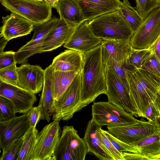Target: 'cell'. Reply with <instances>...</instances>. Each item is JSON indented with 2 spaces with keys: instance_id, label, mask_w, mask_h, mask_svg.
Listing matches in <instances>:
<instances>
[{
  "instance_id": "19",
  "label": "cell",
  "mask_w": 160,
  "mask_h": 160,
  "mask_svg": "<svg viewBox=\"0 0 160 160\" xmlns=\"http://www.w3.org/2000/svg\"><path fill=\"white\" fill-rule=\"evenodd\" d=\"M85 21L118 10L120 0H77Z\"/></svg>"
},
{
  "instance_id": "16",
  "label": "cell",
  "mask_w": 160,
  "mask_h": 160,
  "mask_svg": "<svg viewBox=\"0 0 160 160\" xmlns=\"http://www.w3.org/2000/svg\"><path fill=\"white\" fill-rule=\"evenodd\" d=\"M0 82V96L12 102L17 113H27L37 102L35 94L18 86Z\"/></svg>"
},
{
  "instance_id": "28",
  "label": "cell",
  "mask_w": 160,
  "mask_h": 160,
  "mask_svg": "<svg viewBox=\"0 0 160 160\" xmlns=\"http://www.w3.org/2000/svg\"><path fill=\"white\" fill-rule=\"evenodd\" d=\"M119 10L134 31L136 30L143 20L135 8L131 6L128 0H123L121 2Z\"/></svg>"
},
{
  "instance_id": "10",
  "label": "cell",
  "mask_w": 160,
  "mask_h": 160,
  "mask_svg": "<svg viewBox=\"0 0 160 160\" xmlns=\"http://www.w3.org/2000/svg\"><path fill=\"white\" fill-rule=\"evenodd\" d=\"M60 121H53L45 126L38 133L32 160H52L62 132Z\"/></svg>"
},
{
  "instance_id": "14",
  "label": "cell",
  "mask_w": 160,
  "mask_h": 160,
  "mask_svg": "<svg viewBox=\"0 0 160 160\" xmlns=\"http://www.w3.org/2000/svg\"><path fill=\"white\" fill-rule=\"evenodd\" d=\"M102 41L92 32L89 21H84L74 29L64 47L77 51L84 55L101 44Z\"/></svg>"
},
{
  "instance_id": "38",
  "label": "cell",
  "mask_w": 160,
  "mask_h": 160,
  "mask_svg": "<svg viewBox=\"0 0 160 160\" xmlns=\"http://www.w3.org/2000/svg\"><path fill=\"white\" fill-rule=\"evenodd\" d=\"M123 160H160V154L157 155H149L139 153L122 152Z\"/></svg>"
},
{
  "instance_id": "40",
  "label": "cell",
  "mask_w": 160,
  "mask_h": 160,
  "mask_svg": "<svg viewBox=\"0 0 160 160\" xmlns=\"http://www.w3.org/2000/svg\"><path fill=\"white\" fill-rule=\"evenodd\" d=\"M107 137L109 139L114 147L120 152H131V146L116 138L107 130H104Z\"/></svg>"
},
{
  "instance_id": "12",
  "label": "cell",
  "mask_w": 160,
  "mask_h": 160,
  "mask_svg": "<svg viewBox=\"0 0 160 160\" xmlns=\"http://www.w3.org/2000/svg\"><path fill=\"white\" fill-rule=\"evenodd\" d=\"M107 131L116 138L129 144L160 130V126L144 120L128 125L107 127Z\"/></svg>"
},
{
  "instance_id": "39",
  "label": "cell",
  "mask_w": 160,
  "mask_h": 160,
  "mask_svg": "<svg viewBox=\"0 0 160 160\" xmlns=\"http://www.w3.org/2000/svg\"><path fill=\"white\" fill-rule=\"evenodd\" d=\"M16 52L12 51L0 53V69L16 63Z\"/></svg>"
},
{
  "instance_id": "15",
  "label": "cell",
  "mask_w": 160,
  "mask_h": 160,
  "mask_svg": "<svg viewBox=\"0 0 160 160\" xmlns=\"http://www.w3.org/2000/svg\"><path fill=\"white\" fill-rule=\"evenodd\" d=\"M102 58L105 66L126 64L132 47L130 40H102Z\"/></svg>"
},
{
  "instance_id": "7",
  "label": "cell",
  "mask_w": 160,
  "mask_h": 160,
  "mask_svg": "<svg viewBox=\"0 0 160 160\" xmlns=\"http://www.w3.org/2000/svg\"><path fill=\"white\" fill-rule=\"evenodd\" d=\"M11 12L25 18L34 25L41 24L52 18V8L44 0H0Z\"/></svg>"
},
{
  "instance_id": "8",
  "label": "cell",
  "mask_w": 160,
  "mask_h": 160,
  "mask_svg": "<svg viewBox=\"0 0 160 160\" xmlns=\"http://www.w3.org/2000/svg\"><path fill=\"white\" fill-rule=\"evenodd\" d=\"M92 119L102 127L119 126L134 123L138 120L127 112L107 102H94L92 106Z\"/></svg>"
},
{
  "instance_id": "30",
  "label": "cell",
  "mask_w": 160,
  "mask_h": 160,
  "mask_svg": "<svg viewBox=\"0 0 160 160\" xmlns=\"http://www.w3.org/2000/svg\"><path fill=\"white\" fill-rule=\"evenodd\" d=\"M135 8L143 20L154 9L160 8V0H135Z\"/></svg>"
},
{
  "instance_id": "17",
  "label": "cell",
  "mask_w": 160,
  "mask_h": 160,
  "mask_svg": "<svg viewBox=\"0 0 160 160\" xmlns=\"http://www.w3.org/2000/svg\"><path fill=\"white\" fill-rule=\"evenodd\" d=\"M17 86L34 94L42 89L44 70L38 65L24 63L18 67Z\"/></svg>"
},
{
  "instance_id": "41",
  "label": "cell",
  "mask_w": 160,
  "mask_h": 160,
  "mask_svg": "<svg viewBox=\"0 0 160 160\" xmlns=\"http://www.w3.org/2000/svg\"><path fill=\"white\" fill-rule=\"evenodd\" d=\"M149 48L152 50V54L160 62V35Z\"/></svg>"
},
{
  "instance_id": "5",
  "label": "cell",
  "mask_w": 160,
  "mask_h": 160,
  "mask_svg": "<svg viewBox=\"0 0 160 160\" xmlns=\"http://www.w3.org/2000/svg\"><path fill=\"white\" fill-rule=\"evenodd\" d=\"M88 153L83 138L72 126L63 127L52 160H84Z\"/></svg>"
},
{
  "instance_id": "43",
  "label": "cell",
  "mask_w": 160,
  "mask_h": 160,
  "mask_svg": "<svg viewBox=\"0 0 160 160\" xmlns=\"http://www.w3.org/2000/svg\"><path fill=\"white\" fill-rule=\"evenodd\" d=\"M52 8H55L59 0H44Z\"/></svg>"
},
{
  "instance_id": "18",
  "label": "cell",
  "mask_w": 160,
  "mask_h": 160,
  "mask_svg": "<svg viewBox=\"0 0 160 160\" xmlns=\"http://www.w3.org/2000/svg\"><path fill=\"white\" fill-rule=\"evenodd\" d=\"M0 28V37L9 41L18 37L30 34L34 25L23 17L11 12L2 17Z\"/></svg>"
},
{
  "instance_id": "35",
  "label": "cell",
  "mask_w": 160,
  "mask_h": 160,
  "mask_svg": "<svg viewBox=\"0 0 160 160\" xmlns=\"http://www.w3.org/2000/svg\"><path fill=\"white\" fill-rule=\"evenodd\" d=\"M141 68L160 78V62L153 54L145 62Z\"/></svg>"
},
{
  "instance_id": "6",
  "label": "cell",
  "mask_w": 160,
  "mask_h": 160,
  "mask_svg": "<svg viewBox=\"0 0 160 160\" xmlns=\"http://www.w3.org/2000/svg\"><path fill=\"white\" fill-rule=\"evenodd\" d=\"M105 71L108 102L136 117H140L132 100L129 88L111 67L105 66Z\"/></svg>"
},
{
  "instance_id": "23",
  "label": "cell",
  "mask_w": 160,
  "mask_h": 160,
  "mask_svg": "<svg viewBox=\"0 0 160 160\" xmlns=\"http://www.w3.org/2000/svg\"><path fill=\"white\" fill-rule=\"evenodd\" d=\"M55 8L60 19L75 28L85 21L77 0H59Z\"/></svg>"
},
{
  "instance_id": "2",
  "label": "cell",
  "mask_w": 160,
  "mask_h": 160,
  "mask_svg": "<svg viewBox=\"0 0 160 160\" xmlns=\"http://www.w3.org/2000/svg\"><path fill=\"white\" fill-rule=\"evenodd\" d=\"M130 95L140 117L144 115L149 104L155 101L160 92V78L142 69H132L127 72Z\"/></svg>"
},
{
  "instance_id": "3",
  "label": "cell",
  "mask_w": 160,
  "mask_h": 160,
  "mask_svg": "<svg viewBox=\"0 0 160 160\" xmlns=\"http://www.w3.org/2000/svg\"><path fill=\"white\" fill-rule=\"evenodd\" d=\"M93 34L102 40H130L134 31L117 10L89 21Z\"/></svg>"
},
{
  "instance_id": "42",
  "label": "cell",
  "mask_w": 160,
  "mask_h": 160,
  "mask_svg": "<svg viewBox=\"0 0 160 160\" xmlns=\"http://www.w3.org/2000/svg\"><path fill=\"white\" fill-rule=\"evenodd\" d=\"M8 42L3 38L1 39L0 41V53L3 52V50Z\"/></svg>"
},
{
  "instance_id": "36",
  "label": "cell",
  "mask_w": 160,
  "mask_h": 160,
  "mask_svg": "<svg viewBox=\"0 0 160 160\" xmlns=\"http://www.w3.org/2000/svg\"><path fill=\"white\" fill-rule=\"evenodd\" d=\"M143 118L160 126V113L154 102L152 101L149 104L144 113Z\"/></svg>"
},
{
  "instance_id": "24",
  "label": "cell",
  "mask_w": 160,
  "mask_h": 160,
  "mask_svg": "<svg viewBox=\"0 0 160 160\" xmlns=\"http://www.w3.org/2000/svg\"><path fill=\"white\" fill-rule=\"evenodd\" d=\"M53 68L51 64L44 69V82L42 91L38 105H41L42 111L41 120L50 122L52 116L50 108L53 101V91L52 82Z\"/></svg>"
},
{
  "instance_id": "11",
  "label": "cell",
  "mask_w": 160,
  "mask_h": 160,
  "mask_svg": "<svg viewBox=\"0 0 160 160\" xmlns=\"http://www.w3.org/2000/svg\"><path fill=\"white\" fill-rule=\"evenodd\" d=\"M59 19L54 16L43 23L34 25V34L31 40L15 52L17 63H25L30 57L36 53H41V46L45 38L56 25Z\"/></svg>"
},
{
  "instance_id": "34",
  "label": "cell",
  "mask_w": 160,
  "mask_h": 160,
  "mask_svg": "<svg viewBox=\"0 0 160 160\" xmlns=\"http://www.w3.org/2000/svg\"><path fill=\"white\" fill-rule=\"evenodd\" d=\"M23 143V138L14 142L5 152L2 153L0 160H18Z\"/></svg>"
},
{
  "instance_id": "44",
  "label": "cell",
  "mask_w": 160,
  "mask_h": 160,
  "mask_svg": "<svg viewBox=\"0 0 160 160\" xmlns=\"http://www.w3.org/2000/svg\"><path fill=\"white\" fill-rule=\"evenodd\" d=\"M154 102L160 113V92L158 94L156 99Z\"/></svg>"
},
{
  "instance_id": "26",
  "label": "cell",
  "mask_w": 160,
  "mask_h": 160,
  "mask_svg": "<svg viewBox=\"0 0 160 160\" xmlns=\"http://www.w3.org/2000/svg\"><path fill=\"white\" fill-rule=\"evenodd\" d=\"M78 73L74 71H55L53 69V100H57L59 98Z\"/></svg>"
},
{
  "instance_id": "21",
  "label": "cell",
  "mask_w": 160,
  "mask_h": 160,
  "mask_svg": "<svg viewBox=\"0 0 160 160\" xmlns=\"http://www.w3.org/2000/svg\"><path fill=\"white\" fill-rule=\"evenodd\" d=\"M83 57L82 53L77 51L66 50L55 57L51 64L54 70L80 73L82 69Z\"/></svg>"
},
{
  "instance_id": "37",
  "label": "cell",
  "mask_w": 160,
  "mask_h": 160,
  "mask_svg": "<svg viewBox=\"0 0 160 160\" xmlns=\"http://www.w3.org/2000/svg\"><path fill=\"white\" fill-rule=\"evenodd\" d=\"M42 108L41 105L33 107L26 113L30 127L36 128L38 122L41 120Z\"/></svg>"
},
{
  "instance_id": "29",
  "label": "cell",
  "mask_w": 160,
  "mask_h": 160,
  "mask_svg": "<svg viewBox=\"0 0 160 160\" xmlns=\"http://www.w3.org/2000/svg\"><path fill=\"white\" fill-rule=\"evenodd\" d=\"M152 54V51L150 48L136 49L132 48L126 64L131 66L136 69L141 68Z\"/></svg>"
},
{
  "instance_id": "1",
  "label": "cell",
  "mask_w": 160,
  "mask_h": 160,
  "mask_svg": "<svg viewBox=\"0 0 160 160\" xmlns=\"http://www.w3.org/2000/svg\"><path fill=\"white\" fill-rule=\"evenodd\" d=\"M106 92L105 65L101 44L84 55L81 71V98L86 107Z\"/></svg>"
},
{
  "instance_id": "9",
  "label": "cell",
  "mask_w": 160,
  "mask_h": 160,
  "mask_svg": "<svg viewBox=\"0 0 160 160\" xmlns=\"http://www.w3.org/2000/svg\"><path fill=\"white\" fill-rule=\"evenodd\" d=\"M160 35V8L152 11L134 32L130 40L132 48H149Z\"/></svg>"
},
{
  "instance_id": "22",
  "label": "cell",
  "mask_w": 160,
  "mask_h": 160,
  "mask_svg": "<svg viewBox=\"0 0 160 160\" xmlns=\"http://www.w3.org/2000/svg\"><path fill=\"white\" fill-rule=\"evenodd\" d=\"M99 126L92 118L88 123L83 138L88 152L91 153L99 160H114L98 137L97 129Z\"/></svg>"
},
{
  "instance_id": "27",
  "label": "cell",
  "mask_w": 160,
  "mask_h": 160,
  "mask_svg": "<svg viewBox=\"0 0 160 160\" xmlns=\"http://www.w3.org/2000/svg\"><path fill=\"white\" fill-rule=\"evenodd\" d=\"M36 128L30 127L23 138V143L18 160H32L33 150L38 133Z\"/></svg>"
},
{
  "instance_id": "13",
  "label": "cell",
  "mask_w": 160,
  "mask_h": 160,
  "mask_svg": "<svg viewBox=\"0 0 160 160\" xmlns=\"http://www.w3.org/2000/svg\"><path fill=\"white\" fill-rule=\"evenodd\" d=\"M30 127L26 113L0 122V147L2 153L6 152L16 141L23 138Z\"/></svg>"
},
{
  "instance_id": "20",
  "label": "cell",
  "mask_w": 160,
  "mask_h": 160,
  "mask_svg": "<svg viewBox=\"0 0 160 160\" xmlns=\"http://www.w3.org/2000/svg\"><path fill=\"white\" fill-rule=\"evenodd\" d=\"M75 28L59 18L56 25L47 36L41 48V53L56 49L66 43Z\"/></svg>"
},
{
  "instance_id": "31",
  "label": "cell",
  "mask_w": 160,
  "mask_h": 160,
  "mask_svg": "<svg viewBox=\"0 0 160 160\" xmlns=\"http://www.w3.org/2000/svg\"><path fill=\"white\" fill-rule=\"evenodd\" d=\"M14 106L8 98L0 96V122L10 120L16 113Z\"/></svg>"
},
{
  "instance_id": "32",
  "label": "cell",
  "mask_w": 160,
  "mask_h": 160,
  "mask_svg": "<svg viewBox=\"0 0 160 160\" xmlns=\"http://www.w3.org/2000/svg\"><path fill=\"white\" fill-rule=\"evenodd\" d=\"M18 80V73L16 63L0 69V81L17 86Z\"/></svg>"
},
{
  "instance_id": "25",
  "label": "cell",
  "mask_w": 160,
  "mask_h": 160,
  "mask_svg": "<svg viewBox=\"0 0 160 160\" xmlns=\"http://www.w3.org/2000/svg\"><path fill=\"white\" fill-rule=\"evenodd\" d=\"M129 144L130 152L149 155L160 154V130Z\"/></svg>"
},
{
  "instance_id": "45",
  "label": "cell",
  "mask_w": 160,
  "mask_h": 160,
  "mask_svg": "<svg viewBox=\"0 0 160 160\" xmlns=\"http://www.w3.org/2000/svg\"><path fill=\"white\" fill-rule=\"evenodd\" d=\"M36 0V1H43L44 0Z\"/></svg>"
},
{
  "instance_id": "33",
  "label": "cell",
  "mask_w": 160,
  "mask_h": 160,
  "mask_svg": "<svg viewBox=\"0 0 160 160\" xmlns=\"http://www.w3.org/2000/svg\"><path fill=\"white\" fill-rule=\"evenodd\" d=\"M98 138L104 147L108 150L112 157L114 160H123L122 152H119L114 147L106 136L104 130L99 126L97 129Z\"/></svg>"
},
{
  "instance_id": "4",
  "label": "cell",
  "mask_w": 160,
  "mask_h": 160,
  "mask_svg": "<svg viewBox=\"0 0 160 160\" xmlns=\"http://www.w3.org/2000/svg\"><path fill=\"white\" fill-rule=\"evenodd\" d=\"M81 72L59 98L53 100L50 108L53 121L69 120L85 107L81 100Z\"/></svg>"
}]
</instances>
